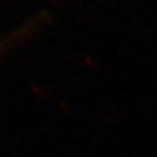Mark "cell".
I'll use <instances>...</instances> for the list:
<instances>
[{
	"mask_svg": "<svg viewBox=\"0 0 157 157\" xmlns=\"http://www.w3.org/2000/svg\"><path fill=\"white\" fill-rule=\"evenodd\" d=\"M43 22V16L39 14L36 18L30 20V21L25 22L24 25H21L20 28H17L16 30L11 32V34L6 36L3 39H0V56L3 55L6 51L8 50H12V48L20 43L22 39L28 38L30 34H33L34 30H37L38 26Z\"/></svg>",
	"mask_w": 157,
	"mask_h": 157,
	"instance_id": "1",
	"label": "cell"
}]
</instances>
